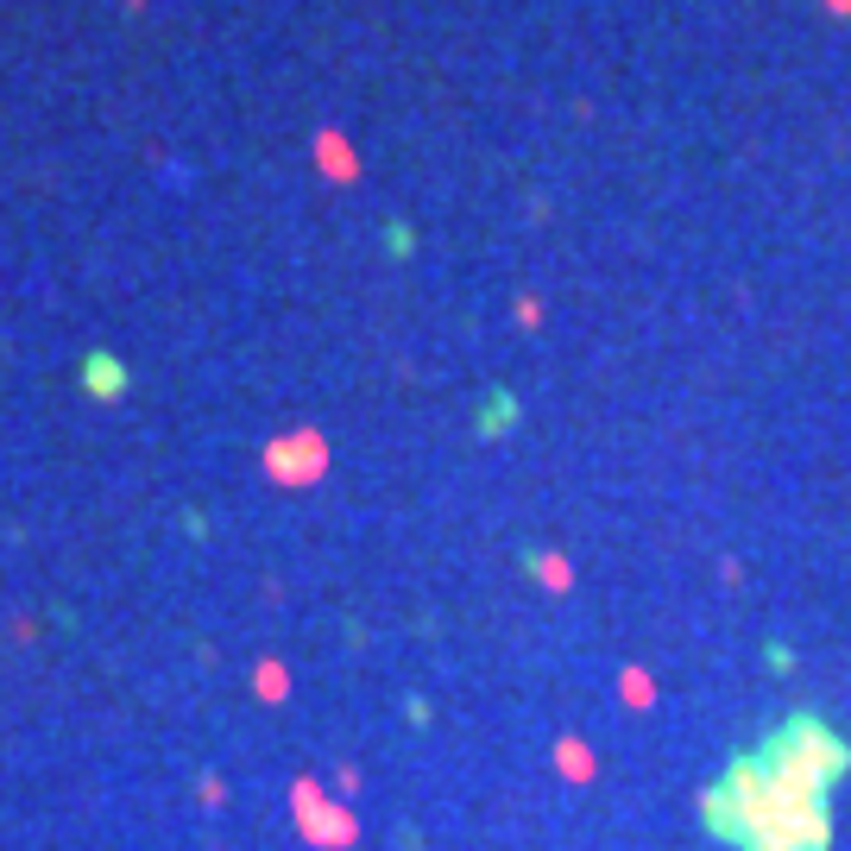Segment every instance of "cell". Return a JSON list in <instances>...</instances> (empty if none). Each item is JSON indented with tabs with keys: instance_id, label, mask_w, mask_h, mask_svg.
<instances>
[{
	"instance_id": "5",
	"label": "cell",
	"mask_w": 851,
	"mask_h": 851,
	"mask_svg": "<svg viewBox=\"0 0 851 851\" xmlns=\"http://www.w3.org/2000/svg\"><path fill=\"white\" fill-rule=\"evenodd\" d=\"M523 568L537 574L549 593H568L574 587V568H568V555H537V549H523Z\"/></svg>"
},
{
	"instance_id": "3",
	"label": "cell",
	"mask_w": 851,
	"mask_h": 851,
	"mask_svg": "<svg viewBox=\"0 0 851 851\" xmlns=\"http://www.w3.org/2000/svg\"><path fill=\"white\" fill-rule=\"evenodd\" d=\"M291 467H297V480H316V473H322V442H316V435H297V442L271 448V473H278V480H291Z\"/></svg>"
},
{
	"instance_id": "4",
	"label": "cell",
	"mask_w": 851,
	"mask_h": 851,
	"mask_svg": "<svg viewBox=\"0 0 851 851\" xmlns=\"http://www.w3.org/2000/svg\"><path fill=\"white\" fill-rule=\"evenodd\" d=\"M518 417H523V404L504 386H492V391H485V404H480V435H485V442H499L504 429H518Z\"/></svg>"
},
{
	"instance_id": "7",
	"label": "cell",
	"mask_w": 851,
	"mask_h": 851,
	"mask_svg": "<svg viewBox=\"0 0 851 851\" xmlns=\"http://www.w3.org/2000/svg\"><path fill=\"white\" fill-rule=\"evenodd\" d=\"M555 763L568 775H593V757L581 751V738H561V744H555Z\"/></svg>"
},
{
	"instance_id": "6",
	"label": "cell",
	"mask_w": 851,
	"mask_h": 851,
	"mask_svg": "<svg viewBox=\"0 0 851 851\" xmlns=\"http://www.w3.org/2000/svg\"><path fill=\"white\" fill-rule=\"evenodd\" d=\"M619 688H624V707H657V681L643 675V669H624Z\"/></svg>"
},
{
	"instance_id": "8",
	"label": "cell",
	"mask_w": 851,
	"mask_h": 851,
	"mask_svg": "<svg viewBox=\"0 0 851 851\" xmlns=\"http://www.w3.org/2000/svg\"><path fill=\"white\" fill-rule=\"evenodd\" d=\"M763 662H770L775 675H789V669H794V650H789V643H763Z\"/></svg>"
},
{
	"instance_id": "2",
	"label": "cell",
	"mask_w": 851,
	"mask_h": 851,
	"mask_svg": "<svg viewBox=\"0 0 851 851\" xmlns=\"http://www.w3.org/2000/svg\"><path fill=\"white\" fill-rule=\"evenodd\" d=\"M82 391H89V398H101V404H114L120 391H127V367H120L108 348H96L89 360H82Z\"/></svg>"
},
{
	"instance_id": "1",
	"label": "cell",
	"mask_w": 851,
	"mask_h": 851,
	"mask_svg": "<svg viewBox=\"0 0 851 851\" xmlns=\"http://www.w3.org/2000/svg\"><path fill=\"white\" fill-rule=\"evenodd\" d=\"M757 757L770 763L775 782H794V789H808V794H832L851 775V738L839 732V725H827L813 707L782 719V725L757 744Z\"/></svg>"
},
{
	"instance_id": "9",
	"label": "cell",
	"mask_w": 851,
	"mask_h": 851,
	"mask_svg": "<svg viewBox=\"0 0 851 851\" xmlns=\"http://www.w3.org/2000/svg\"><path fill=\"white\" fill-rule=\"evenodd\" d=\"M386 247L404 259V252H410V228H398V221H391V228H386Z\"/></svg>"
}]
</instances>
